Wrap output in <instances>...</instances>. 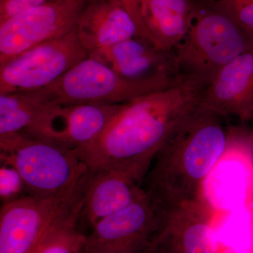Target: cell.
I'll return each instance as SVG.
<instances>
[{"instance_id":"obj_1","label":"cell","mask_w":253,"mask_h":253,"mask_svg":"<svg viewBox=\"0 0 253 253\" xmlns=\"http://www.w3.org/2000/svg\"><path fill=\"white\" fill-rule=\"evenodd\" d=\"M207 86L185 76L172 87L122 104L96 139L73 151L89 170L124 163L151 166L166 141L198 109Z\"/></svg>"},{"instance_id":"obj_2","label":"cell","mask_w":253,"mask_h":253,"mask_svg":"<svg viewBox=\"0 0 253 253\" xmlns=\"http://www.w3.org/2000/svg\"><path fill=\"white\" fill-rule=\"evenodd\" d=\"M220 117L198 107L155 156L143 188L166 211L201 199L205 180L230 145L231 129Z\"/></svg>"},{"instance_id":"obj_3","label":"cell","mask_w":253,"mask_h":253,"mask_svg":"<svg viewBox=\"0 0 253 253\" xmlns=\"http://www.w3.org/2000/svg\"><path fill=\"white\" fill-rule=\"evenodd\" d=\"M253 47V36L211 1L194 4L186 36L172 52L181 75L208 85L221 68Z\"/></svg>"},{"instance_id":"obj_4","label":"cell","mask_w":253,"mask_h":253,"mask_svg":"<svg viewBox=\"0 0 253 253\" xmlns=\"http://www.w3.org/2000/svg\"><path fill=\"white\" fill-rule=\"evenodd\" d=\"M0 160L21 174L29 196L41 199L76 191L89 176V168L73 150L23 131L0 134Z\"/></svg>"},{"instance_id":"obj_5","label":"cell","mask_w":253,"mask_h":253,"mask_svg":"<svg viewBox=\"0 0 253 253\" xmlns=\"http://www.w3.org/2000/svg\"><path fill=\"white\" fill-rule=\"evenodd\" d=\"M184 78L127 79L88 56L52 84L38 91L51 104H121L172 87Z\"/></svg>"},{"instance_id":"obj_6","label":"cell","mask_w":253,"mask_h":253,"mask_svg":"<svg viewBox=\"0 0 253 253\" xmlns=\"http://www.w3.org/2000/svg\"><path fill=\"white\" fill-rule=\"evenodd\" d=\"M85 186L57 197L26 196L1 206L0 253H34L48 232L83 204Z\"/></svg>"},{"instance_id":"obj_7","label":"cell","mask_w":253,"mask_h":253,"mask_svg":"<svg viewBox=\"0 0 253 253\" xmlns=\"http://www.w3.org/2000/svg\"><path fill=\"white\" fill-rule=\"evenodd\" d=\"M88 56L76 28L41 43L0 66V94L43 89Z\"/></svg>"},{"instance_id":"obj_8","label":"cell","mask_w":253,"mask_h":253,"mask_svg":"<svg viewBox=\"0 0 253 253\" xmlns=\"http://www.w3.org/2000/svg\"><path fill=\"white\" fill-rule=\"evenodd\" d=\"M170 212L144 190L129 206L91 226L84 253H148Z\"/></svg>"},{"instance_id":"obj_9","label":"cell","mask_w":253,"mask_h":253,"mask_svg":"<svg viewBox=\"0 0 253 253\" xmlns=\"http://www.w3.org/2000/svg\"><path fill=\"white\" fill-rule=\"evenodd\" d=\"M89 0H59L0 23V66L14 56L77 27Z\"/></svg>"},{"instance_id":"obj_10","label":"cell","mask_w":253,"mask_h":253,"mask_svg":"<svg viewBox=\"0 0 253 253\" xmlns=\"http://www.w3.org/2000/svg\"><path fill=\"white\" fill-rule=\"evenodd\" d=\"M253 199V161L249 133L231 129L230 145L206 178L201 200L214 213L225 212Z\"/></svg>"},{"instance_id":"obj_11","label":"cell","mask_w":253,"mask_h":253,"mask_svg":"<svg viewBox=\"0 0 253 253\" xmlns=\"http://www.w3.org/2000/svg\"><path fill=\"white\" fill-rule=\"evenodd\" d=\"M150 165L124 163L89 170L81 219L93 226L100 219L127 207L144 191Z\"/></svg>"},{"instance_id":"obj_12","label":"cell","mask_w":253,"mask_h":253,"mask_svg":"<svg viewBox=\"0 0 253 253\" xmlns=\"http://www.w3.org/2000/svg\"><path fill=\"white\" fill-rule=\"evenodd\" d=\"M121 104H53L27 134L73 151L84 147L104 130Z\"/></svg>"},{"instance_id":"obj_13","label":"cell","mask_w":253,"mask_h":253,"mask_svg":"<svg viewBox=\"0 0 253 253\" xmlns=\"http://www.w3.org/2000/svg\"><path fill=\"white\" fill-rule=\"evenodd\" d=\"M214 213L201 201L181 205L168 216L148 253H218Z\"/></svg>"},{"instance_id":"obj_14","label":"cell","mask_w":253,"mask_h":253,"mask_svg":"<svg viewBox=\"0 0 253 253\" xmlns=\"http://www.w3.org/2000/svg\"><path fill=\"white\" fill-rule=\"evenodd\" d=\"M199 109L253 121V47L221 68L205 89Z\"/></svg>"},{"instance_id":"obj_15","label":"cell","mask_w":253,"mask_h":253,"mask_svg":"<svg viewBox=\"0 0 253 253\" xmlns=\"http://www.w3.org/2000/svg\"><path fill=\"white\" fill-rule=\"evenodd\" d=\"M89 56L127 79L182 76L176 68L172 51L159 49L139 36L95 49Z\"/></svg>"},{"instance_id":"obj_16","label":"cell","mask_w":253,"mask_h":253,"mask_svg":"<svg viewBox=\"0 0 253 253\" xmlns=\"http://www.w3.org/2000/svg\"><path fill=\"white\" fill-rule=\"evenodd\" d=\"M88 52L141 37L137 25L124 7L106 0H89L76 27Z\"/></svg>"},{"instance_id":"obj_17","label":"cell","mask_w":253,"mask_h":253,"mask_svg":"<svg viewBox=\"0 0 253 253\" xmlns=\"http://www.w3.org/2000/svg\"><path fill=\"white\" fill-rule=\"evenodd\" d=\"M194 5L190 0H141L145 24L161 49L172 51L182 41Z\"/></svg>"},{"instance_id":"obj_18","label":"cell","mask_w":253,"mask_h":253,"mask_svg":"<svg viewBox=\"0 0 253 253\" xmlns=\"http://www.w3.org/2000/svg\"><path fill=\"white\" fill-rule=\"evenodd\" d=\"M51 105L38 91L0 94V134L30 132Z\"/></svg>"},{"instance_id":"obj_19","label":"cell","mask_w":253,"mask_h":253,"mask_svg":"<svg viewBox=\"0 0 253 253\" xmlns=\"http://www.w3.org/2000/svg\"><path fill=\"white\" fill-rule=\"evenodd\" d=\"M214 224L221 248L253 253V199L230 211L214 213Z\"/></svg>"},{"instance_id":"obj_20","label":"cell","mask_w":253,"mask_h":253,"mask_svg":"<svg viewBox=\"0 0 253 253\" xmlns=\"http://www.w3.org/2000/svg\"><path fill=\"white\" fill-rule=\"evenodd\" d=\"M83 204L48 232L34 253H84L86 236L78 229Z\"/></svg>"},{"instance_id":"obj_21","label":"cell","mask_w":253,"mask_h":253,"mask_svg":"<svg viewBox=\"0 0 253 253\" xmlns=\"http://www.w3.org/2000/svg\"><path fill=\"white\" fill-rule=\"evenodd\" d=\"M29 196L27 186L18 171L10 165L1 163L0 199L1 206Z\"/></svg>"},{"instance_id":"obj_22","label":"cell","mask_w":253,"mask_h":253,"mask_svg":"<svg viewBox=\"0 0 253 253\" xmlns=\"http://www.w3.org/2000/svg\"><path fill=\"white\" fill-rule=\"evenodd\" d=\"M216 3L253 36V0H217Z\"/></svg>"},{"instance_id":"obj_23","label":"cell","mask_w":253,"mask_h":253,"mask_svg":"<svg viewBox=\"0 0 253 253\" xmlns=\"http://www.w3.org/2000/svg\"><path fill=\"white\" fill-rule=\"evenodd\" d=\"M59 0H0V23L11 16Z\"/></svg>"},{"instance_id":"obj_24","label":"cell","mask_w":253,"mask_h":253,"mask_svg":"<svg viewBox=\"0 0 253 253\" xmlns=\"http://www.w3.org/2000/svg\"><path fill=\"white\" fill-rule=\"evenodd\" d=\"M106 1L116 3V4L121 5L124 7L131 15V17L137 25L141 38L152 43L156 47L161 49L157 41L150 33L149 29L145 24L144 18L141 14V0H106Z\"/></svg>"},{"instance_id":"obj_25","label":"cell","mask_w":253,"mask_h":253,"mask_svg":"<svg viewBox=\"0 0 253 253\" xmlns=\"http://www.w3.org/2000/svg\"><path fill=\"white\" fill-rule=\"evenodd\" d=\"M218 253H248L238 251V250L231 249V248L221 247Z\"/></svg>"},{"instance_id":"obj_26","label":"cell","mask_w":253,"mask_h":253,"mask_svg":"<svg viewBox=\"0 0 253 253\" xmlns=\"http://www.w3.org/2000/svg\"><path fill=\"white\" fill-rule=\"evenodd\" d=\"M249 150L253 161V128L251 132H249Z\"/></svg>"}]
</instances>
